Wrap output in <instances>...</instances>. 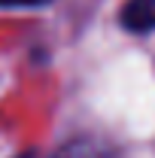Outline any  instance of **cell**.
Returning <instances> with one entry per match:
<instances>
[{"label": "cell", "instance_id": "1", "mask_svg": "<svg viewBox=\"0 0 155 158\" xmlns=\"http://www.w3.org/2000/svg\"><path fill=\"white\" fill-rule=\"evenodd\" d=\"M122 24L128 31H152L155 27V0H128V6L122 9Z\"/></svg>", "mask_w": 155, "mask_h": 158}, {"label": "cell", "instance_id": "2", "mask_svg": "<svg viewBox=\"0 0 155 158\" xmlns=\"http://www.w3.org/2000/svg\"><path fill=\"white\" fill-rule=\"evenodd\" d=\"M55 158H110V152L103 146H97L94 140H73L61 149Z\"/></svg>", "mask_w": 155, "mask_h": 158}, {"label": "cell", "instance_id": "3", "mask_svg": "<svg viewBox=\"0 0 155 158\" xmlns=\"http://www.w3.org/2000/svg\"><path fill=\"white\" fill-rule=\"evenodd\" d=\"M49 0H0V6H43Z\"/></svg>", "mask_w": 155, "mask_h": 158}]
</instances>
